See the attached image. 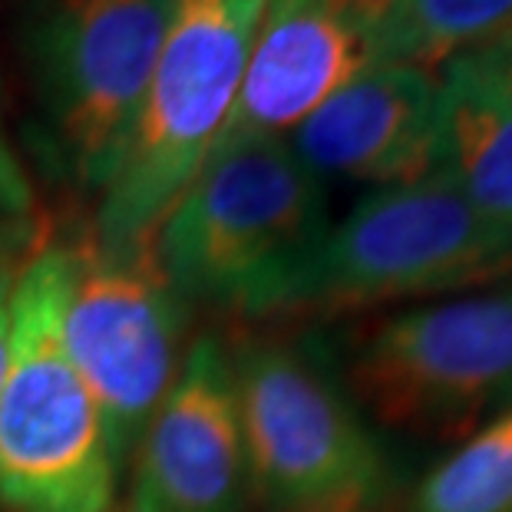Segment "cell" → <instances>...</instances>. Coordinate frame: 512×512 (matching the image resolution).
Returning <instances> with one entry per match:
<instances>
[{
  "instance_id": "277c9868",
  "label": "cell",
  "mask_w": 512,
  "mask_h": 512,
  "mask_svg": "<svg viewBox=\"0 0 512 512\" xmlns=\"http://www.w3.org/2000/svg\"><path fill=\"white\" fill-rule=\"evenodd\" d=\"M512 275V242L479 215L450 172L364 195L294 275L278 314H344L437 298ZM275 314V318H278Z\"/></svg>"
},
{
  "instance_id": "30bf717a",
  "label": "cell",
  "mask_w": 512,
  "mask_h": 512,
  "mask_svg": "<svg viewBox=\"0 0 512 512\" xmlns=\"http://www.w3.org/2000/svg\"><path fill=\"white\" fill-rule=\"evenodd\" d=\"M285 139L318 179L417 182L440 169V80L410 63H374Z\"/></svg>"
},
{
  "instance_id": "e0dca14e",
  "label": "cell",
  "mask_w": 512,
  "mask_h": 512,
  "mask_svg": "<svg viewBox=\"0 0 512 512\" xmlns=\"http://www.w3.org/2000/svg\"><path fill=\"white\" fill-rule=\"evenodd\" d=\"M30 245V235L24 232V222L0 219V265L10 258H20V252Z\"/></svg>"
},
{
  "instance_id": "52a82bcc",
  "label": "cell",
  "mask_w": 512,
  "mask_h": 512,
  "mask_svg": "<svg viewBox=\"0 0 512 512\" xmlns=\"http://www.w3.org/2000/svg\"><path fill=\"white\" fill-rule=\"evenodd\" d=\"M344 377L380 427L466 440L512 403V285L390 314L354 337Z\"/></svg>"
},
{
  "instance_id": "ba28073f",
  "label": "cell",
  "mask_w": 512,
  "mask_h": 512,
  "mask_svg": "<svg viewBox=\"0 0 512 512\" xmlns=\"http://www.w3.org/2000/svg\"><path fill=\"white\" fill-rule=\"evenodd\" d=\"M67 248L63 341L126 466L182 367L185 304L149 248L110 252L93 235Z\"/></svg>"
},
{
  "instance_id": "8fae6325",
  "label": "cell",
  "mask_w": 512,
  "mask_h": 512,
  "mask_svg": "<svg viewBox=\"0 0 512 512\" xmlns=\"http://www.w3.org/2000/svg\"><path fill=\"white\" fill-rule=\"evenodd\" d=\"M374 63L370 30L334 0H265L222 139L288 136Z\"/></svg>"
},
{
  "instance_id": "ac0fdd59",
  "label": "cell",
  "mask_w": 512,
  "mask_h": 512,
  "mask_svg": "<svg viewBox=\"0 0 512 512\" xmlns=\"http://www.w3.org/2000/svg\"><path fill=\"white\" fill-rule=\"evenodd\" d=\"M479 53H483L489 70L496 73V80L503 83L506 93L512 96V37L499 43V47H489V50H479Z\"/></svg>"
},
{
  "instance_id": "5b68a950",
  "label": "cell",
  "mask_w": 512,
  "mask_h": 512,
  "mask_svg": "<svg viewBox=\"0 0 512 512\" xmlns=\"http://www.w3.org/2000/svg\"><path fill=\"white\" fill-rule=\"evenodd\" d=\"M172 0H34L24 57L53 169L86 192L113 182L143 110Z\"/></svg>"
},
{
  "instance_id": "8992f818",
  "label": "cell",
  "mask_w": 512,
  "mask_h": 512,
  "mask_svg": "<svg viewBox=\"0 0 512 512\" xmlns=\"http://www.w3.org/2000/svg\"><path fill=\"white\" fill-rule=\"evenodd\" d=\"M232 354L248 493L265 512H370L390 489L387 456L321 357L288 341Z\"/></svg>"
},
{
  "instance_id": "4fadbf2b",
  "label": "cell",
  "mask_w": 512,
  "mask_h": 512,
  "mask_svg": "<svg viewBox=\"0 0 512 512\" xmlns=\"http://www.w3.org/2000/svg\"><path fill=\"white\" fill-rule=\"evenodd\" d=\"M512 37V0H390L370 24L377 63L443 67Z\"/></svg>"
},
{
  "instance_id": "6da1fadb",
  "label": "cell",
  "mask_w": 512,
  "mask_h": 512,
  "mask_svg": "<svg viewBox=\"0 0 512 512\" xmlns=\"http://www.w3.org/2000/svg\"><path fill=\"white\" fill-rule=\"evenodd\" d=\"M328 228L321 179L288 139L238 136L209 152L149 252L182 304L275 318Z\"/></svg>"
},
{
  "instance_id": "9c48e42d",
  "label": "cell",
  "mask_w": 512,
  "mask_h": 512,
  "mask_svg": "<svg viewBox=\"0 0 512 512\" xmlns=\"http://www.w3.org/2000/svg\"><path fill=\"white\" fill-rule=\"evenodd\" d=\"M133 512H245L248 463L232 354L202 334L133 453Z\"/></svg>"
},
{
  "instance_id": "9a60e30c",
  "label": "cell",
  "mask_w": 512,
  "mask_h": 512,
  "mask_svg": "<svg viewBox=\"0 0 512 512\" xmlns=\"http://www.w3.org/2000/svg\"><path fill=\"white\" fill-rule=\"evenodd\" d=\"M37 205L34 182H30L24 162H20L10 133L4 126V110H0V219L7 222H30Z\"/></svg>"
},
{
  "instance_id": "2e32d148",
  "label": "cell",
  "mask_w": 512,
  "mask_h": 512,
  "mask_svg": "<svg viewBox=\"0 0 512 512\" xmlns=\"http://www.w3.org/2000/svg\"><path fill=\"white\" fill-rule=\"evenodd\" d=\"M24 258H10L0 265V387L10 367V344H14V281Z\"/></svg>"
},
{
  "instance_id": "7c38bea8",
  "label": "cell",
  "mask_w": 512,
  "mask_h": 512,
  "mask_svg": "<svg viewBox=\"0 0 512 512\" xmlns=\"http://www.w3.org/2000/svg\"><path fill=\"white\" fill-rule=\"evenodd\" d=\"M440 169L512 242V96L483 53L440 67Z\"/></svg>"
},
{
  "instance_id": "3957f363",
  "label": "cell",
  "mask_w": 512,
  "mask_h": 512,
  "mask_svg": "<svg viewBox=\"0 0 512 512\" xmlns=\"http://www.w3.org/2000/svg\"><path fill=\"white\" fill-rule=\"evenodd\" d=\"M265 0H172L133 139L100 195L93 238L146 252L172 202L205 166L235 110Z\"/></svg>"
},
{
  "instance_id": "5bb4252c",
  "label": "cell",
  "mask_w": 512,
  "mask_h": 512,
  "mask_svg": "<svg viewBox=\"0 0 512 512\" xmlns=\"http://www.w3.org/2000/svg\"><path fill=\"white\" fill-rule=\"evenodd\" d=\"M410 512H512V403L420 479Z\"/></svg>"
},
{
  "instance_id": "7a4b0ae2",
  "label": "cell",
  "mask_w": 512,
  "mask_h": 512,
  "mask_svg": "<svg viewBox=\"0 0 512 512\" xmlns=\"http://www.w3.org/2000/svg\"><path fill=\"white\" fill-rule=\"evenodd\" d=\"M70 248L37 242L14 281V344L0 387V506L110 512L123 463L63 341Z\"/></svg>"
},
{
  "instance_id": "d6986e66",
  "label": "cell",
  "mask_w": 512,
  "mask_h": 512,
  "mask_svg": "<svg viewBox=\"0 0 512 512\" xmlns=\"http://www.w3.org/2000/svg\"><path fill=\"white\" fill-rule=\"evenodd\" d=\"M334 4L341 7L347 17H354L357 24L370 30V24H374V20L384 14L390 0H334Z\"/></svg>"
}]
</instances>
